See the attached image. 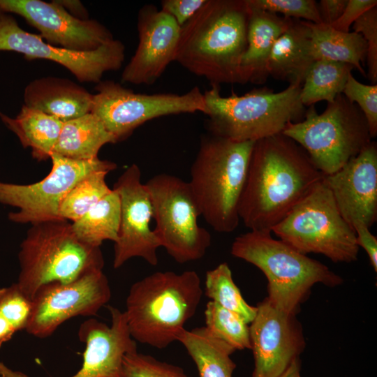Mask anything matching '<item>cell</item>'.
<instances>
[{"label":"cell","mask_w":377,"mask_h":377,"mask_svg":"<svg viewBox=\"0 0 377 377\" xmlns=\"http://www.w3.org/2000/svg\"><path fill=\"white\" fill-rule=\"evenodd\" d=\"M125 47L112 40L98 49L77 52L52 45L40 35L22 29L9 13L0 12V51H13L26 59H47L62 65L82 82H101L103 74L119 69L124 60Z\"/></svg>","instance_id":"cell-14"},{"label":"cell","mask_w":377,"mask_h":377,"mask_svg":"<svg viewBox=\"0 0 377 377\" xmlns=\"http://www.w3.org/2000/svg\"><path fill=\"white\" fill-rule=\"evenodd\" d=\"M325 175L304 149L282 133L254 142L239 204L250 230L271 232Z\"/></svg>","instance_id":"cell-1"},{"label":"cell","mask_w":377,"mask_h":377,"mask_svg":"<svg viewBox=\"0 0 377 377\" xmlns=\"http://www.w3.org/2000/svg\"><path fill=\"white\" fill-rule=\"evenodd\" d=\"M282 133L297 142L324 175L334 173L371 141L366 118L342 94L318 114L314 105Z\"/></svg>","instance_id":"cell-8"},{"label":"cell","mask_w":377,"mask_h":377,"mask_svg":"<svg viewBox=\"0 0 377 377\" xmlns=\"http://www.w3.org/2000/svg\"><path fill=\"white\" fill-rule=\"evenodd\" d=\"M348 0H320L318 9L323 24L331 25L342 14Z\"/></svg>","instance_id":"cell-41"},{"label":"cell","mask_w":377,"mask_h":377,"mask_svg":"<svg viewBox=\"0 0 377 377\" xmlns=\"http://www.w3.org/2000/svg\"><path fill=\"white\" fill-rule=\"evenodd\" d=\"M93 94L91 112L120 141L145 123L162 116L201 112L206 114L203 93L198 87L183 94H136L112 80L101 81Z\"/></svg>","instance_id":"cell-11"},{"label":"cell","mask_w":377,"mask_h":377,"mask_svg":"<svg viewBox=\"0 0 377 377\" xmlns=\"http://www.w3.org/2000/svg\"><path fill=\"white\" fill-rule=\"evenodd\" d=\"M0 118L6 126L17 136L24 148L31 149L34 158L38 161L50 158L64 121L24 105L15 118L1 111Z\"/></svg>","instance_id":"cell-24"},{"label":"cell","mask_w":377,"mask_h":377,"mask_svg":"<svg viewBox=\"0 0 377 377\" xmlns=\"http://www.w3.org/2000/svg\"><path fill=\"white\" fill-rule=\"evenodd\" d=\"M111 325L89 318L80 326L78 336L85 343L81 368L71 377H121L124 356L137 350L124 311L108 307ZM0 377H28L0 362Z\"/></svg>","instance_id":"cell-18"},{"label":"cell","mask_w":377,"mask_h":377,"mask_svg":"<svg viewBox=\"0 0 377 377\" xmlns=\"http://www.w3.org/2000/svg\"><path fill=\"white\" fill-rule=\"evenodd\" d=\"M272 232L304 254L320 253L334 263L357 259L355 232L340 214L324 178Z\"/></svg>","instance_id":"cell-9"},{"label":"cell","mask_w":377,"mask_h":377,"mask_svg":"<svg viewBox=\"0 0 377 377\" xmlns=\"http://www.w3.org/2000/svg\"><path fill=\"white\" fill-rule=\"evenodd\" d=\"M206 0H163L161 10L170 15L182 27L203 6Z\"/></svg>","instance_id":"cell-38"},{"label":"cell","mask_w":377,"mask_h":377,"mask_svg":"<svg viewBox=\"0 0 377 377\" xmlns=\"http://www.w3.org/2000/svg\"><path fill=\"white\" fill-rule=\"evenodd\" d=\"M111 295L103 269L91 271L68 283L43 285L32 297V314L26 331L35 337L47 338L72 318L96 315Z\"/></svg>","instance_id":"cell-13"},{"label":"cell","mask_w":377,"mask_h":377,"mask_svg":"<svg viewBox=\"0 0 377 377\" xmlns=\"http://www.w3.org/2000/svg\"><path fill=\"white\" fill-rule=\"evenodd\" d=\"M24 105L66 121L91 112L93 94L68 79L45 77L31 81Z\"/></svg>","instance_id":"cell-21"},{"label":"cell","mask_w":377,"mask_h":377,"mask_svg":"<svg viewBox=\"0 0 377 377\" xmlns=\"http://www.w3.org/2000/svg\"><path fill=\"white\" fill-rule=\"evenodd\" d=\"M121 377H190L179 367L133 350L123 360Z\"/></svg>","instance_id":"cell-34"},{"label":"cell","mask_w":377,"mask_h":377,"mask_svg":"<svg viewBox=\"0 0 377 377\" xmlns=\"http://www.w3.org/2000/svg\"><path fill=\"white\" fill-rule=\"evenodd\" d=\"M0 12L22 17L47 43L70 50L93 51L114 40L103 24L95 20L77 19L56 1L0 0Z\"/></svg>","instance_id":"cell-16"},{"label":"cell","mask_w":377,"mask_h":377,"mask_svg":"<svg viewBox=\"0 0 377 377\" xmlns=\"http://www.w3.org/2000/svg\"><path fill=\"white\" fill-rule=\"evenodd\" d=\"M249 8L247 46L240 64L242 75L244 84H262L269 77L267 64L271 50L292 19L250 6Z\"/></svg>","instance_id":"cell-22"},{"label":"cell","mask_w":377,"mask_h":377,"mask_svg":"<svg viewBox=\"0 0 377 377\" xmlns=\"http://www.w3.org/2000/svg\"><path fill=\"white\" fill-rule=\"evenodd\" d=\"M205 293L211 301L238 314L247 324L251 323L256 315L257 306L249 305L244 300L226 263L207 272Z\"/></svg>","instance_id":"cell-30"},{"label":"cell","mask_w":377,"mask_h":377,"mask_svg":"<svg viewBox=\"0 0 377 377\" xmlns=\"http://www.w3.org/2000/svg\"><path fill=\"white\" fill-rule=\"evenodd\" d=\"M120 198V223L114 245L113 267H121L129 259L139 257L152 266L158 264L161 246L151 228L153 207L141 172L136 164L128 167L114 184Z\"/></svg>","instance_id":"cell-15"},{"label":"cell","mask_w":377,"mask_h":377,"mask_svg":"<svg viewBox=\"0 0 377 377\" xmlns=\"http://www.w3.org/2000/svg\"><path fill=\"white\" fill-rule=\"evenodd\" d=\"M109 172L106 170H96L79 181L63 198L59 216L72 222L81 218L111 190L105 181Z\"/></svg>","instance_id":"cell-31"},{"label":"cell","mask_w":377,"mask_h":377,"mask_svg":"<svg viewBox=\"0 0 377 377\" xmlns=\"http://www.w3.org/2000/svg\"><path fill=\"white\" fill-rule=\"evenodd\" d=\"M356 235V243L367 252L371 266L377 272V237L370 232V228L363 224L353 226Z\"/></svg>","instance_id":"cell-40"},{"label":"cell","mask_w":377,"mask_h":377,"mask_svg":"<svg viewBox=\"0 0 377 377\" xmlns=\"http://www.w3.org/2000/svg\"><path fill=\"white\" fill-rule=\"evenodd\" d=\"M336 205L353 228H370L377 219V144L371 141L333 174L325 175Z\"/></svg>","instance_id":"cell-20"},{"label":"cell","mask_w":377,"mask_h":377,"mask_svg":"<svg viewBox=\"0 0 377 377\" xmlns=\"http://www.w3.org/2000/svg\"><path fill=\"white\" fill-rule=\"evenodd\" d=\"M206 328L236 350L251 349L249 327L237 313L209 301L205 310Z\"/></svg>","instance_id":"cell-33"},{"label":"cell","mask_w":377,"mask_h":377,"mask_svg":"<svg viewBox=\"0 0 377 377\" xmlns=\"http://www.w3.org/2000/svg\"><path fill=\"white\" fill-rule=\"evenodd\" d=\"M377 6L376 0H348L341 16L331 24L334 29L349 32L351 25L365 12Z\"/></svg>","instance_id":"cell-39"},{"label":"cell","mask_w":377,"mask_h":377,"mask_svg":"<svg viewBox=\"0 0 377 377\" xmlns=\"http://www.w3.org/2000/svg\"><path fill=\"white\" fill-rule=\"evenodd\" d=\"M72 16L82 20H88V12L83 4L77 0H57Z\"/></svg>","instance_id":"cell-42"},{"label":"cell","mask_w":377,"mask_h":377,"mask_svg":"<svg viewBox=\"0 0 377 377\" xmlns=\"http://www.w3.org/2000/svg\"><path fill=\"white\" fill-rule=\"evenodd\" d=\"M306 22L311 29V54L315 61L348 64L367 77L362 64L366 60L367 45L361 34L339 31L325 24Z\"/></svg>","instance_id":"cell-26"},{"label":"cell","mask_w":377,"mask_h":377,"mask_svg":"<svg viewBox=\"0 0 377 377\" xmlns=\"http://www.w3.org/2000/svg\"><path fill=\"white\" fill-rule=\"evenodd\" d=\"M310 47L311 29L306 21L292 19L271 50L267 64L268 76L302 87L315 61Z\"/></svg>","instance_id":"cell-23"},{"label":"cell","mask_w":377,"mask_h":377,"mask_svg":"<svg viewBox=\"0 0 377 377\" xmlns=\"http://www.w3.org/2000/svg\"><path fill=\"white\" fill-rule=\"evenodd\" d=\"M301 87L288 85L279 92L253 89L242 96H222L219 85L203 92L207 127L214 135L235 141H253L283 132L288 123L303 119Z\"/></svg>","instance_id":"cell-5"},{"label":"cell","mask_w":377,"mask_h":377,"mask_svg":"<svg viewBox=\"0 0 377 377\" xmlns=\"http://www.w3.org/2000/svg\"><path fill=\"white\" fill-rule=\"evenodd\" d=\"M342 94L357 105L364 114L371 138L377 135V84H365L350 73Z\"/></svg>","instance_id":"cell-36"},{"label":"cell","mask_w":377,"mask_h":377,"mask_svg":"<svg viewBox=\"0 0 377 377\" xmlns=\"http://www.w3.org/2000/svg\"><path fill=\"white\" fill-rule=\"evenodd\" d=\"M32 309V299L16 283L0 288V348L16 332L26 330Z\"/></svg>","instance_id":"cell-32"},{"label":"cell","mask_w":377,"mask_h":377,"mask_svg":"<svg viewBox=\"0 0 377 377\" xmlns=\"http://www.w3.org/2000/svg\"><path fill=\"white\" fill-rule=\"evenodd\" d=\"M249 6L291 19L323 24L315 0H246Z\"/></svg>","instance_id":"cell-35"},{"label":"cell","mask_w":377,"mask_h":377,"mask_svg":"<svg viewBox=\"0 0 377 377\" xmlns=\"http://www.w3.org/2000/svg\"><path fill=\"white\" fill-rule=\"evenodd\" d=\"M138 45L124 68L121 82L152 84L175 59L181 27L168 14L153 4L138 11Z\"/></svg>","instance_id":"cell-19"},{"label":"cell","mask_w":377,"mask_h":377,"mask_svg":"<svg viewBox=\"0 0 377 377\" xmlns=\"http://www.w3.org/2000/svg\"><path fill=\"white\" fill-rule=\"evenodd\" d=\"M116 138L93 113L64 121L52 153L76 160L98 157L101 148L117 142Z\"/></svg>","instance_id":"cell-25"},{"label":"cell","mask_w":377,"mask_h":377,"mask_svg":"<svg viewBox=\"0 0 377 377\" xmlns=\"http://www.w3.org/2000/svg\"><path fill=\"white\" fill-rule=\"evenodd\" d=\"M18 259L16 283L31 299L43 285L68 283L104 267L100 247L79 239L72 223L64 219L31 224L20 244Z\"/></svg>","instance_id":"cell-6"},{"label":"cell","mask_w":377,"mask_h":377,"mask_svg":"<svg viewBox=\"0 0 377 377\" xmlns=\"http://www.w3.org/2000/svg\"><path fill=\"white\" fill-rule=\"evenodd\" d=\"M353 31L362 36L367 45V77L377 84V6L363 13L353 24Z\"/></svg>","instance_id":"cell-37"},{"label":"cell","mask_w":377,"mask_h":377,"mask_svg":"<svg viewBox=\"0 0 377 377\" xmlns=\"http://www.w3.org/2000/svg\"><path fill=\"white\" fill-rule=\"evenodd\" d=\"M249 18L246 0H206L181 27L175 61L212 85L244 84Z\"/></svg>","instance_id":"cell-2"},{"label":"cell","mask_w":377,"mask_h":377,"mask_svg":"<svg viewBox=\"0 0 377 377\" xmlns=\"http://www.w3.org/2000/svg\"><path fill=\"white\" fill-rule=\"evenodd\" d=\"M50 159L51 170L39 182L30 184L0 182V204L18 209L8 214L12 222L34 224L62 219L59 214L60 204L79 181L94 171L111 172L117 168L114 163L98 157L76 160L52 153Z\"/></svg>","instance_id":"cell-12"},{"label":"cell","mask_w":377,"mask_h":377,"mask_svg":"<svg viewBox=\"0 0 377 377\" xmlns=\"http://www.w3.org/2000/svg\"><path fill=\"white\" fill-rule=\"evenodd\" d=\"M202 295L196 272H156L135 282L124 311L131 337L164 348L177 341L195 313Z\"/></svg>","instance_id":"cell-3"},{"label":"cell","mask_w":377,"mask_h":377,"mask_svg":"<svg viewBox=\"0 0 377 377\" xmlns=\"http://www.w3.org/2000/svg\"><path fill=\"white\" fill-rule=\"evenodd\" d=\"M230 252L265 274L268 300L289 313H296L314 284L333 287L342 283L341 277L325 265L273 238L271 232L250 230L242 234L233 241Z\"/></svg>","instance_id":"cell-7"},{"label":"cell","mask_w":377,"mask_h":377,"mask_svg":"<svg viewBox=\"0 0 377 377\" xmlns=\"http://www.w3.org/2000/svg\"><path fill=\"white\" fill-rule=\"evenodd\" d=\"M353 68L348 64L323 59L315 61L301 87V103L304 107H309L321 101L333 102L337 95L342 94Z\"/></svg>","instance_id":"cell-29"},{"label":"cell","mask_w":377,"mask_h":377,"mask_svg":"<svg viewBox=\"0 0 377 377\" xmlns=\"http://www.w3.org/2000/svg\"><path fill=\"white\" fill-rule=\"evenodd\" d=\"M145 185L156 221L154 231L161 246L179 263L202 258L212 237L198 223L200 212L188 183L163 173L150 178Z\"/></svg>","instance_id":"cell-10"},{"label":"cell","mask_w":377,"mask_h":377,"mask_svg":"<svg viewBox=\"0 0 377 377\" xmlns=\"http://www.w3.org/2000/svg\"><path fill=\"white\" fill-rule=\"evenodd\" d=\"M177 341L193 359L200 377H232L236 365L230 355L235 350L214 336L205 326L183 330Z\"/></svg>","instance_id":"cell-27"},{"label":"cell","mask_w":377,"mask_h":377,"mask_svg":"<svg viewBox=\"0 0 377 377\" xmlns=\"http://www.w3.org/2000/svg\"><path fill=\"white\" fill-rule=\"evenodd\" d=\"M279 377H301L300 361L299 357L295 359Z\"/></svg>","instance_id":"cell-43"},{"label":"cell","mask_w":377,"mask_h":377,"mask_svg":"<svg viewBox=\"0 0 377 377\" xmlns=\"http://www.w3.org/2000/svg\"><path fill=\"white\" fill-rule=\"evenodd\" d=\"M75 235L89 245L100 247L105 240L115 242L120 223V198L112 188L78 220L72 222Z\"/></svg>","instance_id":"cell-28"},{"label":"cell","mask_w":377,"mask_h":377,"mask_svg":"<svg viewBox=\"0 0 377 377\" xmlns=\"http://www.w3.org/2000/svg\"><path fill=\"white\" fill-rule=\"evenodd\" d=\"M254 142L213 134L201 139L188 183L200 215L218 232L230 233L239 225V204Z\"/></svg>","instance_id":"cell-4"},{"label":"cell","mask_w":377,"mask_h":377,"mask_svg":"<svg viewBox=\"0 0 377 377\" xmlns=\"http://www.w3.org/2000/svg\"><path fill=\"white\" fill-rule=\"evenodd\" d=\"M295 315L277 308L267 297L258 304L249 327L252 377H279L299 357L304 339Z\"/></svg>","instance_id":"cell-17"}]
</instances>
